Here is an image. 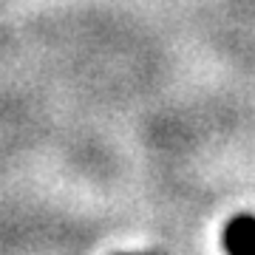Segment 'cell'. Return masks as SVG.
<instances>
[{
	"instance_id": "cell-1",
	"label": "cell",
	"mask_w": 255,
	"mask_h": 255,
	"mask_svg": "<svg viewBox=\"0 0 255 255\" xmlns=\"http://www.w3.org/2000/svg\"><path fill=\"white\" fill-rule=\"evenodd\" d=\"M221 244L227 255H255V216L241 213L224 224Z\"/></svg>"
},
{
	"instance_id": "cell-2",
	"label": "cell",
	"mask_w": 255,
	"mask_h": 255,
	"mask_svg": "<svg viewBox=\"0 0 255 255\" xmlns=\"http://www.w3.org/2000/svg\"><path fill=\"white\" fill-rule=\"evenodd\" d=\"M136 255H162V253H156V250H153V253H136Z\"/></svg>"
}]
</instances>
